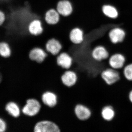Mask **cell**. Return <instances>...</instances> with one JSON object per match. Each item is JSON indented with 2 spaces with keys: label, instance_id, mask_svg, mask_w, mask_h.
<instances>
[{
  "label": "cell",
  "instance_id": "1",
  "mask_svg": "<svg viewBox=\"0 0 132 132\" xmlns=\"http://www.w3.org/2000/svg\"><path fill=\"white\" fill-rule=\"evenodd\" d=\"M42 107V104L38 99L29 98L21 108L22 114L28 117H34L40 112Z\"/></svg>",
  "mask_w": 132,
  "mask_h": 132
},
{
  "label": "cell",
  "instance_id": "2",
  "mask_svg": "<svg viewBox=\"0 0 132 132\" xmlns=\"http://www.w3.org/2000/svg\"><path fill=\"white\" fill-rule=\"evenodd\" d=\"M122 69L117 70L108 67L102 71L101 76L107 85H113L118 82L123 75Z\"/></svg>",
  "mask_w": 132,
  "mask_h": 132
},
{
  "label": "cell",
  "instance_id": "3",
  "mask_svg": "<svg viewBox=\"0 0 132 132\" xmlns=\"http://www.w3.org/2000/svg\"><path fill=\"white\" fill-rule=\"evenodd\" d=\"M34 132H61V130L59 126L54 121L43 120L36 123Z\"/></svg>",
  "mask_w": 132,
  "mask_h": 132
},
{
  "label": "cell",
  "instance_id": "4",
  "mask_svg": "<svg viewBox=\"0 0 132 132\" xmlns=\"http://www.w3.org/2000/svg\"><path fill=\"white\" fill-rule=\"evenodd\" d=\"M126 61L125 55L120 52L111 54L108 59L109 67L117 70H121L126 64Z\"/></svg>",
  "mask_w": 132,
  "mask_h": 132
},
{
  "label": "cell",
  "instance_id": "5",
  "mask_svg": "<svg viewBox=\"0 0 132 132\" xmlns=\"http://www.w3.org/2000/svg\"><path fill=\"white\" fill-rule=\"evenodd\" d=\"M91 55L93 60L98 62L108 60L110 53L106 48L101 45L95 47L91 50Z\"/></svg>",
  "mask_w": 132,
  "mask_h": 132
},
{
  "label": "cell",
  "instance_id": "6",
  "mask_svg": "<svg viewBox=\"0 0 132 132\" xmlns=\"http://www.w3.org/2000/svg\"><path fill=\"white\" fill-rule=\"evenodd\" d=\"M57 65L65 70L70 69L73 64V59L68 52H61L56 56Z\"/></svg>",
  "mask_w": 132,
  "mask_h": 132
},
{
  "label": "cell",
  "instance_id": "7",
  "mask_svg": "<svg viewBox=\"0 0 132 132\" xmlns=\"http://www.w3.org/2000/svg\"><path fill=\"white\" fill-rule=\"evenodd\" d=\"M62 45L60 40L56 38H50L47 42L45 50L48 53L57 56L62 51Z\"/></svg>",
  "mask_w": 132,
  "mask_h": 132
},
{
  "label": "cell",
  "instance_id": "8",
  "mask_svg": "<svg viewBox=\"0 0 132 132\" xmlns=\"http://www.w3.org/2000/svg\"><path fill=\"white\" fill-rule=\"evenodd\" d=\"M48 54L44 48L39 47H35L30 50L29 57L32 61L41 64L45 61Z\"/></svg>",
  "mask_w": 132,
  "mask_h": 132
},
{
  "label": "cell",
  "instance_id": "9",
  "mask_svg": "<svg viewBox=\"0 0 132 132\" xmlns=\"http://www.w3.org/2000/svg\"><path fill=\"white\" fill-rule=\"evenodd\" d=\"M41 102L42 105L46 106L50 108H54L58 104V95L52 91H46L42 95Z\"/></svg>",
  "mask_w": 132,
  "mask_h": 132
},
{
  "label": "cell",
  "instance_id": "10",
  "mask_svg": "<svg viewBox=\"0 0 132 132\" xmlns=\"http://www.w3.org/2000/svg\"><path fill=\"white\" fill-rule=\"evenodd\" d=\"M61 16L67 17L72 13L73 7L69 0H60L57 3L55 9Z\"/></svg>",
  "mask_w": 132,
  "mask_h": 132
},
{
  "label": "cell",
  "instance_id": "11",
  "mask_svg": "<svg viewBox=\"0 0 132 132\" xmlns=\"http://www.w3.org/2000/svg\"><path fill=\"white\" fill-rule=\"evenodd\" d=\"M61 80L64 86L67 87H72L78 81V75L75 71L72 69L66 70L61 75Z\"/></svg>",
  "mask_w": 132,
  "mask_h": 132
},
{
  "label": "cell",
  "instance_id": "12",
  "mask_svg": "<svg viewBox=\"0 0 132 132\" xmlns=\"http://www.w3.org/2000/svg\"><path fill=\"white\" fill-rule=\"evenodd\" d=\"M74 113L78 119L86 121L89 119L92 115V111L88 107L83 104H79L76 105Z\"/></svg>",
  "mask_w": 132,
  "mask_h": 132
},
{
  "label": "cell",
  "instance_id": "13",
  "mask_svg": "<svg viewBox=\"0 0 132 132\" xmlns=\"http://www.w3.org/2000/svg\"><path fill=\"white\" fill-rule=\"evenodd\" d=\"M69 38L72 44L75 45H80L85 40V32L80 28L76 27L70 31Z\"/></svg>",
  "mask_w": 132,
  "mask_h": 132
},
{
  "label": "cell",
  "instance_id": "14",
  "mask_svg": "<svg viewBox=\"0 0 132 132\" xmlns=\"http://www.w3.org/2000/svg\"><path fill=\"white\" fill-rule=\"evenodd\" d=\"M28 31L30 35L34 36L41 35L44 31L42 21L39 19H33L28 24Z\"/></svg>",
  "mask_w": 132,
  "mask_h": 132
},
{
  "label": "cell",
  "instance_id": "15",
  "mask_svg": "<svg viewBox=\"0 0 132 132\" xmlns=\"http://www.w3.org/2000/svg\"><path fill=\"white\" fill-rule=\"evenodd\" d=\"M126 32L123 29L116 27L109 31V37L111 43L117 44L123 42L126 37Z\"/></svg>",
  "mask_w": 132,
  "mask_h": 132
},
{
  "label": "cell",
  "instance_id": "16",
  "mask_svg": "<svg viewBox=\"0 0 132 132\" xmlns=\"http://www.w3.org/2000/svg\"><path fill=\"white\" fill-rule=\"evenodd\" d=\"M60 15L54 8L48 9L45 13L44 15V21L48 25L53 26L59 23L60 20Z\"/></svg>",
  "mask_w": 132,
  "mask_h": 132
},
{
  "label": "cell",
  "instance_id": "17",
  "mask_svg": "<svg viewBox=\"0 0 132 132\" xmlns=\"http://www.w3.org/2000/svg\"><path fill=\"white\" fill-rule=\"evenodd\" d=\"M6 111L13 118H19L22 114L21 108L17 102L11 101L8 103L5 108Z\"/></svg>",
  "mask_w": 132,
  "mask_h": 132
},
{
  "label": "cell",
  "instance_id": "18",
  "mask_svg": "<svg viewBox=\"0 0 132 132\" xmlns=\"http://www.w3.org/2000/svg\"><path fill=\"white\" fill-rule=\"evenodd\" d=\"M101 114L104 120L111 121L115 117L116 112L113 107L111 105H106L102 109Z\"/></svg>",
  "mask_w": 132,
  "mask_h": 132
},
{
  "label": "cell",
  "instance_id": "19",
  "mask_svg": "<svg viewBox=\"0 0 132 132\" xmlns=\"http://www.w3.org/2000/svg\"><path fill=\"white\" fill-rule=\"evenodd\" d=\"M102 10L104 15L110 19H116L119 15L118 10L112 5H104L102 6Z\"/></svg>",
  "mask_w": 132,
  "mask_h": 132
},
{
  "label": "cell",
  "instance_id": "20",
  "mask_svg": "<svg viewBox=\"0 0 132 132\" xmlns=\"http://www.w3.org/2000/svg\"><path fill=\"white\" fill-rule=\"evenodd\" d=\"M12 51L8 43L0 42V55L4 58H8L12 54Z\"/></svg>",
  "mask_w": 132,
  "mask_h": 132
},
{
  "label": "cell",
  "instance_id": "21",
  "mask_svg": "<svg viewBox=\"0 0 132 132\" xmlns=\"http://www.w3.org/2000/svg\"><path fill=\"white\" fill-rule=\"evenodd\" d=\"M122 71L123 77L128 81H132V62L126 64Z\"/></svg>",
  "mask_w": 132,
  "mask_h": 132
},
{
  "label": "cell",
  "instance_id": "22",
  "mask_svg": "<svg viewBox=\"0 0 132 132\" xmlns=\"http://www.w3.org/2000/svg\"><path fill=\"white\" fill-rule=\"evenodd\" d=\"M6 128V124L2 119L0 118V132H5Z\"/></svg>",
  "mask_w": 132,
  "mask_h": 132
},
{
  "label": "cell",
  "instance_id": "23",
  "mask_svg": "<svg viewBox=\"0 0 132 132\" xmlns=\"http://www.w3.org/2000/svg\"><path fill=\"white\" fill-rule=\"evenodd\" d=\"M6 19L5 14L2 11L0 10V26L4 23Z\"/></svg>",
  "mask_w": 132,
  "mask_h": 132
},
{
  "label": "cell",
  "instance_id": "24",
  "mask_svg": "<svg viewBox=\"0 0 132 132\" xmlns=\"http://www.w3.org/2000/svg\"><path fill=\"white\" fill-rule=\"evenodd\" d=\"M128 99L130 102L132 104V89L129 92L128 94Z\"/></svg>",
  "mask_w": 132,
  "mask_h": 132
},
{
  "label": "cell",
  "instance_id": "25",
  "mask_svg": "<svg viewBox=\"0 0 132 132\" xmlns=\"http://www.w3.org/2000/svg\"><path fill=\"white\" fill-rule=\"evenodd\" d=\"M2 76L0 75V82H1V81L2 80Z\"/></svg>",
  "mask_w": 132,
  "mask_h": 132
},
{
  "label": "cell",
  "instance_id": "26",
  "mask_svg": "<svg viewBox=\"0 0 132 132\" xmlns=\"http://www.w3.org/2000/svg\"><path fill=\"white\" fill-rule=\"evenodd\" d=\"M9 1V0H0L1 1Z\"/></svg>",
  "mask_w": 132,
  "mask_h": 132
}]
</instances>
